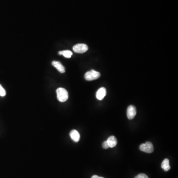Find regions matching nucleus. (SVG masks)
<instances>
[{"mask_svg":"<svg viewBox=\"0 0 178 178\" xmlns=\"http://www.w3.org/2000/svg\"><path fill=\"white\" fill-rule=\"evenodd\" d=\"M57 99L60 102H65L68 99V93L66 90L63 88H59L57 90Z\"/></svg>","mask_w":178,"mask_h":178,"instance_id":"1","label":"nucleus"},{"mask_svg":"<svg viewBox=\"0 0 178 178\" xmlns=\"http://www.w3.org/2000/svg\"><path fill=\"white\" fill-rule=\"evenodd\" d=\"M101 76L99 72L94 70L89 71L85 74V78L87 81H92L99 78Z\"/></svg>","mask_w":178,"mask_h":178,"instance_id":"2","label":"nucleus"},{"mask_svg":"<svg viewBox=\"0 0 178 178\" xmlns=\"http://www.w3.org/2000/svg\"><path fill=\"white\" fill-rule=\"evenodd\" d=\"M88 47L85 44H78L73 47V50L76 53H83L87 52Z\"/></svg>","mask_w":178,"mask_h":178,"instance_id":"3","label":"nucleus"},{"mask_svg":"<svg viewBox=\"0 0 178 178\" xmlns=\"http://www.w3.org/2000/svg\"><path fill=\"white\" fill-rule=\"evenodd\" d=\"M140 149L141 151H143V152L150 154L154 151V146L151 142L147 141L145 144H141L140 146Z\"/></svg>","mask_w":178,"mask_h":178,"instance_id":"4","label":"nucleus"},{"mask_svg":"<svg viewBox=\"0 0 178 178\" xmlns=\"http://www.w3.org/2000/svg\"><path fill=\"white\" fill-rule=\"evenodd\" d=\"M136 114L137 110L135 106L131 105L128 106L127 110V115L129 119H133L135 117Z\"/></svg>","mask_w":178,"mask_h":178,"instance_id":"5","label":"nucleus"},{"mask_svg":"<svg viewBox=\"0 0 178 178\" xmlns=\"http://www.w3.org/2000/svg\"><path fill=\"white\" fill-rule=\"evenodd\" d=\"M106 94V89L104 87H102L98 90V91L96 93V98H97V99L101 101V100L103 99V98L105 97Z\"/></svg>","mask_w":178,"mask_h":178,"instance_id":"6","label":"nucleus"},{"mask_svg":"<svg viewBox=\"0 0 178 178\" xmlns=\"http://www.w3.org/2000/svg\"><path fill=\"white\" fill-rule=\"evenodd\" d=\"M52 65L55 68L57 69V70L61 73H63L65 72V68L64 66L61 64V63L60 61H53L52 62Z\"/></svg>","mask_w":178,"mask_h":178,"instance_id":"7","label":"nucleus"},{"mask_svg":"<svg viewBox=\"0 0 178 178\" xmlns=\"http://www.w3.org/2000/svg\"><path fill=\"white\" fill-rule=\"evenodd\" d=\"M70 136L72 140L76 143L78 142L80 139V135L79 132L76 130H73L70 133Z\"/></svg>","mask_w":178,"mask_h":178,"instance_id":"8","label":"nucleus"},{"mask_svg":"<svg viewBox=\"0 0 178 178\" xmlns=\"http://www.w3.org/2000/svg\"><path fill=\"white\" fill-rule=\"evenodd\" d=\"M106 141L108 142L109 147L111 148H113L116 147L117 144V139L113 136H110V137L108 138Z\"/></svg>","mask_w":178,"mask_h":178,"instance_id":"9","label":"nucleus"},{"mask_svg":"<svg viewBox=\"0 0 178 178\" xmlns=\"http://www.w3.org/2000/svg\"><path fill=\"white\" fill-rule=\"evenodd\" d=\"M161 168L164 170L165 171H168L170 170V165H169V160L168 159H165L163 161L162 164H161Z\"/></svg>","mask_w":178,"mask_h":178,"instance_id":"10","label":"nucleus"},{"mask_svg":"<svg viewBox=\"0 0 178 178\" xmlns=\"http://www.w3.org/2000/svg\"><path fill=\"white\" fill-rule=\"evenodd\" d=\"M59 55H63L66 58L70 59V58L72 57L73 53H72V52L70 51V50H63V51H60L59 52Z\"/></svg>","mask_w":178,"mask_h":178,"instance_id":"11","label":"nucleus"},{"mask_svg":"<svg viewBox=\"0 0 178 178\" xmlns=\"http://www.w3.org/2000/svg\"><path fill=\"white\" fill-rule=\"evenodd\" d=\"M6 95V91L4 88L0 84V96L5 97Z\"/></svg>","mask_w":178,"mask_h":178,"instance_id":"12","label":"nucleus"},{"mask_svg":"<svg viewBox=\"0 0 178 178\" xmlns=\"http://www.w3.org/2000/svg\"><path fill=\"white\" fill-rule=\"evenodd\" d=\"M135 178H148V177L146 174H140L135 177Z\"/></svg>","mask_w":178,"mask_h":178,"instance_id":"13","label":"nucleus"},{"mask_svg":"<svg viewBox=\"0 0 178 178\" xmlns=\"http://www.w3.org/2000/svg\"><path fill=\"white\" fill-rule=\"evenodd\" d=\"M102 147L103 148H105V149H108V148L109 147L108 144V142H107L106 141H104L103 144H102Z\"/></svg>","mask_w":178,"mask_h":178,"instance_id":"14","label":"nucleus"},{"mask_svg":"<svg viewBox=\"0 0 178 178\" xmlns=\"http://www.w3.org/2000/svg\"><path fill=\"white\" fill-rule=\"evenodd\" d=\"M91 178H104L103 177H99V176H98L97 175H94L93 176H92Z\"/></svg>","mask_w":178,"mask_h":178,"instance_id":"15","label":"nucleus"}]
</instances>
